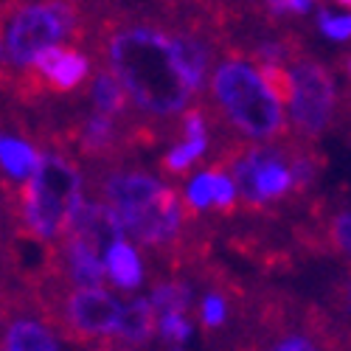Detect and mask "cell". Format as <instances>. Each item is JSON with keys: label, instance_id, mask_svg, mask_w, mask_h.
Instances as JSON below:
<instances>
[{"label": "cell", "instance_id": "4316f807", "mask_svg": "<svg viewBox=\"0 0 351 351\" xmlns=\"http://www.w3.org/2000/svg\"><path fill=\"white\" fill-rule=\"evenodd\" d=\"M340 68H343V73H346V79L351 82V53H346L343 60H340Z\"/></svg>", "mask_w": 351, "mask_h": 351}, {"label": "cell", "instance_id": "ffe728a7", "mask_svg": "<svg viewBox=\"0 0 351 351\" xmlns=\"http://www.w3.org/2000/svg\"><path fill=\"white\" fill-rule=\"evenodd\" d=\"M183 199H186V208L191 217H199L214 208V171L206 169L194 174L189 180V186L183 189Z\"/></svg>", "mask_w": 351, "mask_h": 351}, {"label": "cell", "instance_id": "ac0fdd59", "mask_svg": "<svg viewBox=\"0 0 351 351\" xmlns=\"http://www.w3.org/2000/svg\"><path fill=\"white\" fill-rule=\"evenodd\" d=\"M230 320V301L222 289H206L197 301V324L208 332H219L225 329V324Z\"/></svg>", "mask_w": 351, "mask_h": 351}, {"label": "cell", "instance_id": "2e32d148", "mask_svg": "<svg viewBox=\"0 0 351 351\" xmlns=\"http://www.w3.org/2000/svg\"><path fill=\"white\" fill-rule=\"evenodd\" d=\"M208 146H211V135H183V141L178 146H171V149L160 158L163 174L171 180L186 178L199 160H206Z\"/></svg>", "mask_w": 351, "mask_h": 351}, {"label": "cell", "instance_id": "f1b7e54d", "mask_svg": "<svg viewBox=\"0 0 351 351\" xmlns=\"http://www.w3.org/2000/svg\"><path fill=\"white\" fill-rule=\"evenodd\" d=\"M335 3H340V6H346V9H351V0H335Z\"/></svg>", "mask_w": 351, "mask_h": 351}, {"label": "cell", "instance_id": "5b68a950", "mask_svg": "<svg viewBox=\"0 0 351 351\" xmlns=\"http://www.w3.org/2000/svg\"><path fill=\"white\" fill-rule=\"evenodd\" d=\"M3 25V73L6 82L34 68L40 53L87 34L84 0H28L9 3Z\"/></svg>", "mask_w": 351, "mask_h": 351}, {"label": "cell", "instance_id": "83f0119b", "mask_svg": "<svg viewBox=\"0 0 351 351\" xmlns=\"http://www.w3.org/2000/svg\"><path fill=\"white\" fill-rule=\"evenodd\" d=\"M166 351H191L189 346H166Z\"/></svg>", "mask_w": 351, "mask_h": 351}, {"label": "cell", "instance_id": "30bf717a", "mask_svg": "<svg viewBox=\"0 0 351 351\" xmlns=\"http://www.w3.org/2000/svg\"><path fill=\"white\" fill-rule=\"evenodd\" d=\"M60 270L71 287H101L107 284V267H104V250L84 239V237H68L60 242Z\"/></svg>", "mask_w": 351, "mask_h": 351}, {"label": "cell", "instance_id": "cb8c5ba5", "mask_svg": "<svg viewBox=\"0 0 351 351\" xmlns=\"http://www.w3.org/2000/svg\"><path fill=\"white\" fill-rule=\"evenodd\" d=\"M317 28L324 32L329 40H351V14H329V12H320L317 14Z\"/></svg>", "mask_w": 351, "mask_h": 351}, {"label": "cell", "instance_id": "277c9868", "mask_svg": "<svg viewBox=\"0 0 351 351\" xmlns=\"http://www.w3.org/2000/svg\"><path fill=\"white\" fill-rule=\"evenodd\" d=\"M87 180L73 158L62 149H43V163L32 180L6 186L17 230L32 242H62L76 208L84 202Z\"/></svg>", "mask_w": 351, "mask_h": 351}, {"label": "cell", "instance_id": "44dd1931", "mask_svg": "<svg viewBox=\"0 0 351 351\" xmlns=\"http://www.w3.org/2000/svg\"><path fill=\"white\" fill-rule=\"evenodd\" d=\"M261 71V79L267 82V87L273 90V96L281 101V104H289L292 96H295V76L287 65H258Z\"/></svg>", "mask_w": 351, "mask_h": 351}, {"label": "cell", "instance_id": "52a82bcc", "mask_svg": "<svg viewBox=\"0 0 351 351\" xmlns=\"http://www.w3.org/2000/svg\"><path fill=\"white\" fill-rule=\"evenodd\" d=\"M93 62L84 51L76 45H53L45 53H40V60L34 68L9 82L6 87L17 96L23 104H40L48 93L51 96H71L87 82H93Z\"/></svg>", "mask_w": 351, "mask_h": 351}, {"label": "cell", "instance_id": "8992f818", "mask_svg": "<svg viewBox=\"0 0 351 351\" xmlns=\"http://www.w3.org/2000/svg\"><path fill=\"white\" fill-rule=\"evenodd\" d=\"M289 71L295 76V96L289 101V135L301 143H317L337 115L335 73L317 56L306 53H301Z\"/></svg>", "mask_w": 351, "mask_h": 351}, {"label": "cell", "instance_id": "7c38bea8", "mask_svg": "<svg viewBox=\"0 0 351 351\" xmlns=\"http://www.w3.org/2000/svg\"><path fill=\"white\" fill-rule=\"evenodd\" d=\"M3 351H68V346L45 317L12 315L3 329Z\"/></svg>", "mask_w": 351, "mask_h": 351}, {"label": "cell", "instance_id": "6da1fadb", "mask_svg": "<svg viewBox=\"0 0 351 351\" xmlns=\"http://www.w3.org/2000/svg\"><path fill=\"white\" fill-rule=\"evenodd\" d=\"M93 53L121 79L132 99L135 115L166 132L180 127V119L194 107L191 87L178 43L174 23L163 25L149 17L112 9L93 23Z\"/></svg>", "mask_w": 351, "mask_h": 351}, {"label": "cell", "instance_id": "4fadbf2b", "mask_svg": "<svg viewBox=\"0 0 351 351\" xmlns=\"http://www.w3.org/2000/svg\"><path fill=\"white\" fill-rule=\"evenodd\" d=\"M152 340H158V309L152 306L149 295H130L124 304L119 335H115V346L135 351L149 346Z\"/></svg>", "mask_w": 351, "mask_h": 351}, {"label": "cell", "instance_id": "9c48e42d", "mask_svg": "<svg viewBox=\"0 0 351 351\" xmlns=\"http://www.w3.org/2000/svg\"><path fill=\"white\" fill-rule=\"evenodd\" d=\"M132 124L135 119H115V115L90 110L84 115L71 119L62 130L60 138V149L71 146V149L90 160L96 166H110V163H121V155L132 146Z\"/></svg>", "mask_w": 351, "mask_h": 351}, {"label": "cell", "instance_id": "603a6c76", "mask_svg": "<svg viewBox=\"0 0 351 351\" xmlns=\"http://www.w3.org/2000/svg\"><path fill=\"white\" fill-rule=\"evenodd\" d=\"M267 351H324V346L306 332H284L267 346Z\"/></svg>", "mask_w": 351, "mask_h": 351}, {"label": "cell", "instance_id": "7402d4cb", "mask_svg": "<svg viewBox=\"0 0 351 351\" xmlns=\"http://www.w3.org/2000/svg\"><path fill=\"white\" fill-rule=\"evenodd\" d=\"M329 242L337 253L351 258V211H337L329 219Z\"/></svg>", "mask_w": 351, "mask_h": 351}, {"label": "cell", "instance_id": "ba28073f", "mask_svg": "<svg viewBox=\"0 0 351 351\" xmlns=\"http://www.w3.org/2000/svg\"><path fill=\"white\" fill-rule=\"evenodd\" d=\"M121 292L110 284L101 287H71L60 306V324L65 332L84 343H115L124 317Z\"/></svg>", "mask_w": 351, "mask_h": 351}, {"label": "cell", "instance_id": "3957f363", "mask_svg": "<svg viewBox=\"0 0 351 351\" xmlns=\"http://www.w3.org/2000/svg\"><path fill=\"white\" fill-rule=\"evenodd\" d=\"M208 110L214 127L247 143H281L289 135L281 101L261 79L258 65L245 53L228 51L208 79Z\"/></svg>", "mask_w": 351, "mask_h": 351}, {"label": "cell", "instance_id": "484cf974", "mask_svg": "<svg viewBox=\"0 0 351 351\" xmlns=\"http://www.w3.org/2000/svg\"><path fill=\"white\" fill-rule=\"evenodd\" d=\"M82 351H130L124 346H115V343H93V346H87Z\"/></svg>", "mask_w": 351, "mask_h": 351}, {"label": "cell", "instance_id": "d4e9b609", "mask_svg": "<svg viewBox=\"0 0 351 351\" xmlns=\"http://www.w3.org/2000/svg\"><path fill=\"white\" fill-rule=\"evenodd\" d=\"M315 6V0H265V9L270 17H301Z\"/></svg>", "mask_w": 351, "mask_h": 351}, {"label": "cell", "instance_id": "7a4b0ae2", "mask_svg": "<svg viewBox=\"0 0 351 351\" xmlns=\"http://www.w3.org/2000/svg\"><path fill=\"white\" fill-rule=\"evenodd\" d=\"M93 194L119 214L127 237L143 250H169L183 239L186 222L194 219L178 186L160 183L138 166L110 163L90 174Z\"/></svg>", "mask_w": 351, "mask_h": 351}, {"label": "cell", "instance_id": "8fae6325", "mask_svg": "<svg viewBox=\"0 0 351 351\" xmlns=\"http://www.w3.org/2000/svg\"><path fill=\"white\" fill-rule=\"evenodd\" d=\"M143 247L130 237H115L104 247V267H107V284L115 292L124 295H138L146 284V261Z\"/></svg>", "mask_w": 351, "mask_h": 351}, {"label": "cell", "instance_id": "5bb4252c", "mask_svg": "<svg viewBox=\"0 0 351 351\" xmlns=\"http://www.w3.org/2000/svg\"><path fill=\"white\" fill-rule=\"evenodd\" d=\"M0 163H3L6 186H20L37 174L43 163V149L6 130L3 138H0Z\"/></svg>", "mask_w": 351, "mask_h": 351}, {"label": "cell", "instance_id": "e0dca14e", "mask_svg": "<svg viewBox=\"0 0 351 351\" xmlns=\"http://www.w3.org/2000/svg\"><path fill=\"white\" fill-rule=\"evenodd\" d=\"M146 295H149L158 315H163V312H191L197 306L194 287L183 278H163V281L152 284V289L146 292Z\"/></svg>", "mask_w": 351, "mask_h": 351}, {"label": "cell", "instance_id": "9a60e30c", "mask_svg": "<svg viewBox=\"0 0 351 351\" xmlns=\"http://www.w3.org/2000/svg\"><path fill=\"white\" fill-rule=\"evenodd\" d=\"M87 96H90V107L99 110V112H107V115H115V119H138L132 107V99L127 93V87L121 84V79L115 76L107 65H101L96 73H93V82L87 87Z\"/></svg>", "mask_w": 351, "mask_h": 351}, {"label": "cell", "instance_id": "d6986e66", "mask_svg": "<svg viewBox=\"0 0 351 351\" xmlns=\"http://www.w3.org/2000/svg\"><path fill=\"white\" fill-rule=\"evenodd\" d=\"M197 332V320L189 312H163L158 315V340L163 346H189Z\"/></svg>", "mask_w": 351, "mask_h": 351}]
</instances>
